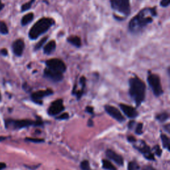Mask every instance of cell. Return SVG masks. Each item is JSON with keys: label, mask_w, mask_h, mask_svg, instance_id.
Returning <instances> with one entry per match:
<instances>
[{"label": "cell", "mask_w": 170, "mask_h": 170, "mask_svg": "<svg viewBox=\"0 0 170 170\" xmlns=\"http://www.w3.org/2000/svg\"><path fill=\"white\" fill-rule=\"evenodd\" d=\"M157 16L156 7H146L142 9L136 16L131 19L128 29L132 33H138L153 22L152 17Z\"/></svg>", "instance_id": "obj_1"}, {"label": "cell", "mask_w": 170, "mask_h": 170, "mask_svg": "<svg viewBox=\"0 0 170 170\" xmlns=\"http://www.w3.org/2000/svg\"><path fill=\"white\" fill-rule=\"evenodd\" d=\"M129 94L136 103V106H140L144 101L146 97V84L138 77H132L129 80Z\"/></svg>", "instance_id": "obj_2"}, {"label": "cell", "mask_w": 170, "mask_h": 170, "mask_svg": "<svg viewBox=\"0 0 170 170\" xmlns=\"http://www.w3.org/2000/svg\"><path fill=\"white\" fill-rule=\"evenodd\" d=\"M55 24L53 18L42 17L38 20L31 28L29 32V37L31 40H35L41 35L45 33Z\"/></svg>", "instance_id": "obj_3"}, {"label": "cell", "mask_w": 170, "mask_h": 170, "mask_svg": "<svg viewBox=\"0 0 170 170\" xmlns=\"http://www.w3.org/2000/svg\"><path fill=\"white\" fill-rule=\"evenodd\" d=\"M147 80H148V83L150 87L151 88L153 94L156 97H158V96H160L161 95L163 94L164 91L161 87L160 78L159 76L156 74H152V73L150 72L148 73Z\"/></svg>", "instance_id": "obj_4"}, {"label": "cell", "mask_w": 170, "mask_h": 170, "mask_svg": "<svg viewBox=\"0 0 170 170\" xmlns=\"http://www.w3.org/2000/svg\"><path fill=\"white\" fill-rule=\"evenodd\" d=\"M112 9L118 13L128 16L131 12L130 0H110Z\"/></svg>", "instance_id": "obj_5"}, {"label": "cell", "mask_w": 170, "mask_h": 170, "mask_svg": "<svg viewBox=\"0 0 170 170\" xmlns=\"http://www.w3.org/2000/svg\"><path fill=\"white\" fill-rule=\"evenodd\" d=\"M47 68L63 73L67 70V66L64 62L59 59H51L45 62Z\"/></svg>", "instance_id": "obj_6"}, {"label": "cell", "mask_w": 170, "mask_h": 170, "mask_svg": "<svg viewBox=\"0 0 170 170\" xmlns=\"http://www.w3.org/2000/svg\"><path fill=\"white\" fill-rule=\"evenodd\" d=\"M44 76L53 83H59L63 80V75L59 71L46 68L44 70Z\"/></svg>", "instance_id": "obj_7"}, {"label": "cell", "mask_w": 170, "mask_h": 170, "mask_svg": "<svg viewBox=\"0 0 170 170\" xmlns=\"http://www.w3.org/2000/svg\"><path fill=\"white\" fill-rule=\"evenodd\" d=\"M134 147L139 152L142 153L144 156L148 160L155 161V157H154L153 154L152 152V150L150 147L146 144L144 141H140V144L139 146H134Z\"/></svg>", "instance_id": "obj_8"}, {"label": "cell", "mask_w": 170, "mask_h": 170, "mask_svg": "<svg viewBox=\"0 0 170 170\" xmlns=\"http://www.w3.org/2000/svg\"><path fill=\"white\" fill-rule=\"evenodd\" d=\"M64 110L65 106H63V100L58 99L51 103L48 109V114L51 116H54L59 114Z\"/></svg>", "instance_id": "obj_9"}, {"label": "cell", "mask_w": 170, "mask_h": 170, "mask_svg": "<svg viewBox=\"0 0 170 170\" xmlns=\"http://www.w3.org/2000/svg\"><path fill=\"white\" fill-rule=\"evenodd\" d=\"M104 110H105L108 114L110 115L112 118H113L118 122H122L125 121V118L124 117V116L120 112V110L114 106L110 105H106L104 106Z\"/></svg>", "instance_id": "obj_10"}, {"label": "cell", "mask_w": 170, "mask_h": 170, "mask_svg": "<svg viewBox=\"0 0 170 170\" xmlns=\"http://www.w3.org/2000/svg\"><path fill=\"white\" fill-rule=\"evenodd\" d=\"M53 94V91L51 89H47L45 91H39L37 92H34L31 94V99L34 102L38 104H42V99L44 98L47 96H51Z\"/></svg>", "instance_id": "obj_11"}, {"label": "cell", "mask_w": 170, "mask_h": 170, "mask_svg": "<svg viewBox=\"0 0 170 170\" xmlns=\"http://www.w3.org/2000/svg\"><path fill=\"white\" fill-rule=\"evenodd\" d=\"M120 108L128 118H135L138 116V113L137 110L132 106L126 105L124 104H120Z\"/></svg>", "instance_id": "obj_12"}, {"label": "cell", "mask_w": 170, "mask_h": 170, "mask_svg": "<svg viewBox=\"0 0 170 170\" xmlns=\"http://www.w3.org/2000/svg\"><path fill=\"white\" fill-rule=\"evenodd\" d=\"M13 52L16 56L20 57L22 55L25 49V42L22 39H17L12 45Z\"/></svg>", "instance_id": "obj_13"}, {"label": "cell", "mask_w": 170, "mask_h": 170, "mask_svg": "<svg viewBox=\"0 0 170 170\" xmlns=\"http://www.w3.org/2000/svg\"><path fill=\"white\" fill-rule=\"evenodd\" d=\"M106 155L108 157V158H109L110 160L114 161L115 163L118 164V165L122 166L124 165L123 157L121 156H120L119 154L114 152L113 150L109 149L107 150L106 152Z\"/></svg>", "instance_id": "obj_14"}, {"label": "cell", "mask_w": 170, "mask_h": 170, "mask_svg": "<svg viewBox=\"0 0 170 170\" xmlns=\"http://www.w3.org/2000/svg\"><path fill=\"white\" fill-rule=\"evenodd\" d=\"M57 44L55 40L49 41L43 48V52L46 55H50L55 51Z\"/></svg>", "instance_id": "obj_15"}, {"label": "cell", "mask_w": 170, "mask_h": 170, "mask_svg": "<svg viewBox=\"0 0 170 170\" xmlns=\"http://www.w3.org/2000/svg\"><path fill=\"white\" fill-rule=\"evenodd\" d=\"M67 42H68L69 43H71V45L75 46L77 48H80L82 45L81 43V40L80 39L77 37V36H71L67 39Z\"/></svg>", "instance_id": "obj_16"}, {"label": "cell", "mask_w": 170, "mask_h": 170, "mask_svg": "<svg viewBox=\"0 0 170 170\" xmlns=\"http://www.w3.org/2000/svg\"><path fill=\"white\" fill-rule=\"evenodd\" d=\"M33 19H34L33 13H29L28 14H26L21 19V25L23 26L28 25L33 20Z\"/></svg>", "instance_id": "obj_17"}, {"label": "cell", "mask_w": 170, "mask_h": 170, "mask_svg": "<svg viewBox=\"0 0 170 170\" xmlns=\"http://www.w3.org/2000/svg\"><path fill=\"white\" fill-rule=\"evenodd\" d=\"M102 168L106 170H117L116 168L111 163V162L107 160H102Z\"/></svg>", "instance_id": "obj_18"}, {"label": "cell", "mask_w": 170, "mask_h": 170, "mask_svg": "<svg viewBox=\"0 0 170 170\" xmlns=\"http://www.w3.org/2000/svg\"><path fill=\"white\" fill-rule=\"evenodd\" d=\"M161 139L162 142V144H163V147L165 149H167L168 151L170 150V142H169V138L166 136L165 134H161Z\"/></svg>", "instance_id": "obj_19"}, {"label": "cell", "mask_w": 170, "mask_h": 170, "mask_svg": "<svg viewBox=\"0 0 170 170\" xmlns=\"http://www.w3.org/2000/svg\"><path fill=\"white\" fill-rule=\"evenodd\" d=\"M156 118L157 120H158L160 122H164L169 119V114H168V113L164 112V113H162L161 114H157L156 116Z\"/></svg>", "instance_id": "obj_20"}, {"label": "cell", "mask_w": 170, "mask_h": 170, "mask_svg": "<svg viewBox=\"0 0 170 170\" xmlns=\"http://www.w3.org/2000/svg\"><path fill=\"white\" fill-rule=\"evenodd\" d=\"M140 166L136 161H130L128 165V170H139Z\"/></svg>", "instance_id": "obj_21"}, {"label": "cell", "mask_w": 170, "mask_h": 170, "mask_svg": "<svg viewBox=\"0 0 170 170\" xmlns=\"http://www.w3.org/2000/svg\"><path fill=\"white\" fill-rule=\"evenodd\" d=\"M47 39H48V37H45L44 38H42V39H41L36 44V45L35 46L34 49L35 50V51H37V50L40 49L42 47V46L44 45V44L45 43L46 41H47Z\"/></svg>", "instance_id": "obj_22"}, {"label": "cell", "mask_w": 170, "mask_h": 170, "mask_svg": "<svg viewBox=\"0 0 170 170\" xmlns=\"http://www.w3.org/2000/svg\"><path fill=\"white\" fill-rule=\"evenodd\" d=\"M9 30L5 22L0 21V33L3 35H6L8 33Z\"/></svg>", "instance_id": "obj_23"}, {"label": "cell", "mask_w": 170, "mask_h": 170, "mask_svg": "<svg viewBox=\"0 0 170 170\" xmlns=\"http://www.w3.org/2000/svg\"><path fill=\"white\" fill-rule=\"evenodd\" d=\"M80 168L82 170H92L90 167V164L88 161L84 160L80 163Z\"/></svg>", "instance_id": "obj_24"}, {"label": "cell", "mask_w": 170, "mask_h": 170, "mask_svg": "<svg viewBox=\"0 0 170 170\" xmlns=\"http://www.w3.org/2000/svg\"><path fill=\"white\" fill-rule=\"evenodd\" d=\"M35 0H31L30 2L26 3H25V4L21 6V11L24 12V11H26L29 10L31 8V7L33 3L35 2Z\"/></svg>", "instance_id": "obj_25"}, {"label": "cell", "mask_w": 170, "mask_h": 170, "mask_svg": "<svg viewBox=\"0 0 170 170\" xmlns=\"http://www.w3.org/2000/svg\"><path fill=\"white\" fill-rule=\"evenodd\" d=\"M153 150H154V152H155V154L156 156H157L158 157H160L161 156V153H162V150L160 148V146L156 145L153 147Z\"/></svg>", "instance_id": "obj_26"}, {"label": "cell", "mask_w": 170, "mask_h": 170, "mask_svg": "<svg viewBox=\"0 0 170 170\" xmlns=\"http://www.w3.org/2000/svg\"><path fill=\"white\" fill-rule=\"evenodd\" d=\"M26 141L33 142V143H41L44 142L43 139H39V138H25Z\"/></svg>", "instance_id": "obj_27"}, {"label": "cell", "mask_w": 170, "mask_h": 170, "mask_svg": "<svg viewBox=\"0 0 170 170\" xmlns=\"http://www.w3.org/2000/svg\"><path fill=\"white\" fill-rule=\"evenodd\" d=\"M143 124L142 123H139L136 126V134L138 135H141L143 133Z\"/></svg>", "instance_id": "obj_28"}, {"label": "cell", "mask_w": 170, "mask_h": 170, "mask_svg": "<svg viewBox=\"0 0 170 170\" xmlns=\"http://www.w3.org/2000/svg\"><path fill=\"white\" fill-rule=\"evenodd\" d=\"M68 118H69V115L68 113H63L56 118L57 120H67Z\"/></svg>", "instance_id": "obj_29"}, {"label": "cell", "mask_w": 170, "mask_h": 170, "mask_svg": "<svg viewBox=\"0 0 170 170\" xmlns=\"http://www.w3.org/2000/svg\"><path fill=\"white\" fill-rule=\"evenodd\" d=\"M170 4V0H161L160 2V6L163 7H167Z\"/></svg>", "instance_id": "obj_30"}, {"label": "cell", "mask_w": 170, "mask_h": 170, "mask_svg": "<svg viewBox=\"0 0 170 170\" xmlns=\"http://www.w3.org/2000/svg\"><path fill=\"white\" fill-rule=\"evenodd\" d=\"M86 112L91 114H94V109L92 106H87L86 108Z\"/></svg>", "instance_id": "obj_31"}, {"label": "cell", "mask_w": 170, "mask_h": 170, "mask_svg": "<svg viewBox=\"0 0 170 170\" xmlns=\"http://www.w3.org/2000/svg\"><path fill=\"white\" fill-rule=\"evenodd\" d=\"M127 140H128V141L129 142H130V143H135V142H136V139L135 138L134 136H128L127 138Z\"/></svg>", "instance_id": "obj_32"}, {"label": "cell", "mask_w": 170, "mask_h": 170, "mask_svg": "<svg viewBox=\"0 0 170 170\" xmlns=\"http://www.w3.org/2000/svg\"><path fill=\"white\" fill-rule=\"evenodd\" d=\"M134 124H135V121L134 120H132V121H130L129 123H128V128L130 130H132L133 128V127L134 126Z\"/></svg>", "instance_id": "obj_33"}, {"label": "cell", "mask_w": 170, "mask_h": 170, "mask_svg": "<svg viewBox=\"0 0 170 170\" xmlns=\"http://www.w3.org/2000/svg\"><path fill=\"white\" fill-rule=\"evenodd\" d=\"M142 170H156L155 168H153L151 165H146L144 167Z\"/></svg>", "instance_id": "obj_34"}, {"label": "cell", "mask_w": 170, "mask_h": 170, "mask_svg": "<svg viewBox=\"0 0 170 170\" xmlns=\"http://www.w3.org/2000/svg\"><path fill=\"white\" fill-rule=\"evenodd\" d=\"M1 53L3 55H4V56H6L7 55V49H3L1 50Z\"/></svg>", "instance_id": "obj_35"}, {"label": "cell", "mask_w": 170, "mask_h": 170, "mask_svg": "<svg viewBox=\"0 0 170 170\" xmlns=\"http://www.w3.org/2000/svg\"><path fill=\"white\" fill-rule=\"evenodd\" d=\"M6 165L4 163H2V162H0V170H2L4 168H6Z\"/></svg>", "instance_id": "obj_36"}, {"label": "cell", "mask_w": 170, "mask_h": 170, "mask_svg": "<svg viewBox=\"0 0 170 170\" xmlns=\"http://www.w3.org/2000/svg\"><path fill=\"white\" fill-rule=\"evenodd\" d=\"M88 126H93V122H92V120L91 119H90L89 120H88Z\"/></svg>", "instance_id": "obj_37"}, {"label": "cell", "mask_w": 170, "mask_h": 170, "mask_svg": "<svg viewBox=\"0 0 170 170\" xmlns=\"http://www.w3.org/2000/svg\"><path fill=\"white\" fill-rule=\"evenodd\" d=\"M164 129H166V130H167V132H169V124H168L166 125L165 126H164Z\"/></svg>", "instance_id": "obj_38"}, {"label": "cell", "mask_w": 170, "mask_h": 170, "mask_svg": "<svg viewBox=\"0 0 170 170\" xmlns=\"http://www.w3.org/2000/svg\"><path fill=\"white\" fill-rule=\"evenodd\" d=\"M3 7H4V5H3V3H2V1L0 0V11H1L2 9H3Z\"/></svg>", "instance_id": "obj_39"}, {"label": "cell", "mask_w": 170, "mask_h": 170, "mask_svg": "<svg viewBox=\"0 0 170 170\" xmlns=\"http://www.w3.org/2000/svg\"><path fill=\"white\" fill-rule=\"evenodd\" d=\"M6 138L5 137H0V141H2L3 140H5Z\"/></svg>", "instance_id": "obj_40"}, {"label": "cell", "mask_w": 170, "mask_h": 170, "mask_svg": "<svg viewBox=\"0 0 170 170\" xmlns=\"http://www.w3.org/2000/svg\"><path fill=\"white\" fill-rule=\"evenodd\" d=\"M116 17V18H119V17H118V16H117V17ZM122 19H123V18H122V17H120V20H122Z\"/></svg>", "instance_id": "obj_41"}, {"label": "cell", "mask_w": 170, "mask_h": 170, "mask_svg": "<svg viewBox=\"0 0 170 170\" xmlns=\"http://www.w3.org/2000/svg\"><path fill=\"white\" fill-rule=\"evenodd\" d=\"M1 98H2V96H1V94H0V100H1Z\"/></svg>", "instance_id": "obj_42"}]
</instances>
